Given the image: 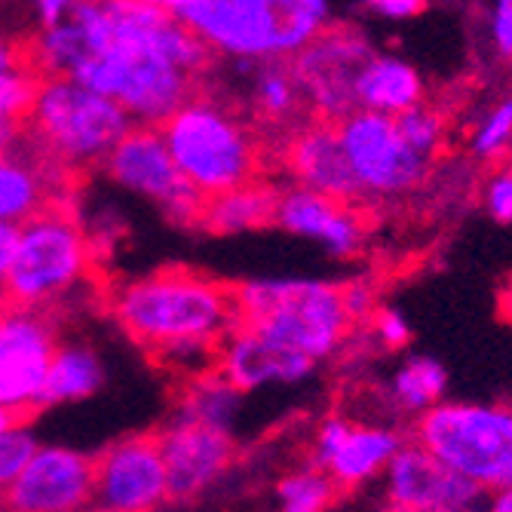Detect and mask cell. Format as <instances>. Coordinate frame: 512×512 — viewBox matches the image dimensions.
Returning <instances> with one entry per match:
<instances>
[{"mask_svg":"<svg viewBox=\"0 0 512 512\" xmlns=\"http://www.w3.org/2000/svg\"><path fill=\"white\" fill-rule=\"evenodd\" d=\"M37 77H74L135 123L160 126L209 80L215 56L178 13L145 0H83L28 40Z\"/></svg>","mask_w":512,"mask_h":512,"instance_id":"obj_1","label":"cell"},{"mask_svg":"<svg viewBox=\"0 0 512 512\" xmlns=\"http://www.w3.org/2000/svg\"><path fill=\"white\" fill-rule=\"evenodd\" d=\"M108 307L126 338L151 356L184 344L218 347L240 322L234 286L191 267H160L120 279Z\"/></svg>","mask_w":512,"mask_h":512,"instance_id":"obj_2","label":"cell"},{"mask_svg":"<svg viewBox=\"0 0 512 512\" xmlns=\"http://www.w3.org/2000/svg\"><path fill=\"white\" fill-rule=\"evenodd\" d=\"M163 142L191 188L209 200L243 188L264 172V142L240 105L206 83L160 126Z\"/></svg>","mask_w":512,"mask_h":512,"instance_id":"obj_3","label":"cell"},{"mask_svg":"<svg viewBox=\"0 0 512 512\" xmlns=\"http://www.w3.org/2000/svg\"><path fill=\"white\" fill-rule=\"evenodd\" d=\"M215 59L249 65L295 59L335 22L332 0H188L178 10Z\"/></svg>","mask_w":512,"mask_h":512,"instance_id":"obj_4","label":"cell"},{"mask_svg":"<svg viewBox=\"0 0 512 512\" xmlns=\"http://www.w3.org/2000/svg\"><path fill=\"white\" fill-rule=\"evenodd\" d=\"M234 298L240 322L316 365L344 353L356 332L335 279L252 276L234 286Z\"/></svg>","mask_w":512,"mask_h":512,"instance_id":"obj_5","label":"cell"},{"mask_svg":"<svg viewBox=\"0 0 512 512\" xmlns=\"http://www.w3.org/2000/svg\"><path fill=\"white\" fill-rule=\"evenodd\" d=\"M132 126L135 120L114 99L74 77H40L22 123L28 148L68 175L102 169Z\"/></svg>","mask_w":512,"mask_h":512,"instance_id":"obj_6","label":"cell"},{"mask_svg":"<svg viewBox=\"0 0 512 512\" xmlns=\"http://www.w3.org/2000/svg\"><path fill=\"white\" fill-rule=\"evenodd\" d=\"M96 273V240L68 203H50L16 224L13 255L4 273L10 304L56 310Z\"/></svg>","mask_w":512,"mask_h":512,"instance_id":"obj_7","label":"cell"},{"mask_svg":"<svg viewBox=\"0 0 512 512\" xmlns=\"http://www.w3.org/2000/svg\"><path fill=\"white\" fill-rule=\"evenodd\" d=\"M485 494L512 485V405L442 399L411 421V436Z\"/></svg>","mask_w":512,"mask_h":512,"instance_id":"obj_8","label":"cell"},{"mask_svg":"<svg viewBox=\"0 0 512 512\" xmlns=\"http://www.w3.org/2000/svg\"><path fill=\"white\" fill-rule=\"evenodd\" d=\"M335 129L356 178L359 206H393L421 194L439 166L405 142L396 117L356 108Z\"/></svg>","mask_w":512,"mask_h":512,"instance_id":"obj_9","label":"cell"},{"mask_svg":"<svg viewBox=\"0 0 512 512\" xmlns=\"http://www.w3.org/2000/svg\"><path fill=\"white\" fill-rule=\"evenodd\" d=\"M117 191L145 200L175 227H200L203 197L178 172L157 126L135 123L102 163Z\"/></svg>","mask_w":512,"mask_h":512,"instance_id":"obj_10","label":"cell"},{"mask_svg":"<svg viewBox=\"0 0 512 512\" xmlns=\"http://www.w3.org/2000/svg\"><path fill=\"white\" fill-rule=\"evenodd\" d=\"M378 53L375 37L356 22H332L292 59L310 117L338 123L356 111V77Z\"/></svg>","mask_w":512,"mask_h":512,"instance_id":"obj_11","label":"cell"},{"mask_svg":"<svg viewBox=\"0 0 512 512\" xmlns=\"http://www.w3.org/2000/svg\"><path fill=\"white\" fill-rule=\"evenodd\" d=\"M59 341V325L50 310L0 304V408L19 417L40 408Z\"/></svg>","mask_w":512,"mask_h":512,"instance_id":"obj_12","label":"cell"},{"mask_svg":"<svg viewBox=\"0 0 512 512\" xmlns=\"http://www.w3.org/2000/svg\"><path fill=\"white\" fill-rule=\"evenodd\" d=\"M408 442L399 424L356 421L350 414H325L310 439V463L341 491H356L378 482L396 451Z\"/></svg>","mask_w":512,"mask_h":512,"instance_id":"obj_13","label":"cell"},{"mask_svg":"<svg viewBox=\"0 0 512 512\" xmlns=\"http://www.w3.org/2000/svg\"><path fill=\"white\" fill-rule=\"evenodd\" d=\"M92 460V512H157L172 497L157 433L123 436Z\"/></svg>","mask_w":512,"mask_h":512,"instance_id":"obj_14","label":"cell"},{"mask_svg":"<svg viewBox=\"0 0 512 512\" xmlns=\"http://www.w3.org/2000/svg\"><path fill=\"white\" fill-rule=\"evenodd\" d=\"M92 454L40 442L25 470L0 488L4 512H92Z\"/></svg>","mask_w":512,"mask_h":512,"instance_id":"obj_15","label":"cell"},{"mask_svg":"<svg viewBox=\"0 0 512 512\" xmlns=\"http://www.w3.org/2000/svg\"><path fill=\"white\" fill-rule=\"evenodd\" d=\"M390 512H482L485 491L408 439L381 476Z\"/></svg>","mask_w":512,"mask_h":512,"instance_id":"obj_16","label":"cell"},{"mask_svg":"<svg viewBox=\"0 0 512 512\" xmlns=\"http://www.w3.org/2000/svg\"><path fill=\"white\" fill-rule=\"evenodd\" d=\"M273 227H279L295 240L313 243L332 261H353L356 255H362L368 243V224L362 206L322 197L316 191L298 188V184L276 188Z\"/></svg>","mask_w":512,"mask_h":512,"instance_id":"obj_17","label":"cell"},{"mask_svg":"<svg viewBox=\"0 0 512 512\" xmlns=\"http://www.w3.org/2000/svg\"><path fill=\"white\" fill-rule=\"evenodd\" d=\"M166 473H169V491L178 500H191L203 491H209L221 476L234 467L237 457V439L230 430H215L184 417H169V424L157 433Z\"/></svg>","mask_w":512,"mask_h":512,"instance_id":"obj_18","label":"cell"},{"mask_svg":"<svg viewBox=\"0 0 512 512\" xmlns=\"http://www.w3.org/2000/svg\"><path fill=\"white\" fill-rule=\"evenodd\" d=\"M276 151H279V163H283L289 175V184L359 206L356 178L347 166L341 138L332 120L310 117Z\"/></svg>","mask_w":512,"mask_h":512,"instance_id":"obj_19","label":"cell"},{"mask_svg":"<svg viewBox=\"0 0 512 512\" xmlns=\"http://www.w3.org/2000/svg\"><path fill=\"white\" fill-rule=\"evenodd\" d=\"M215 368L243 393H258L267 387L304 384L319 365L273 344L252 325L237 322L215 350Z\"/></svg>","mask_w":512,"mask_h":512,"instance_id":"obj_20","label":"cell"},{"mask_svg":"<svg viewBox=\"0 0 512 512\" xmlns=\"http://www.w3.org/2000/svg\"><path fill=\"white\" fill-rule=\"evenodd\" d=\"M246 71L243 114L258 129L261 142L279 148L286 138L310 120L304 89L292 68V59H267L237 65Z\"/></svg>","mask_w":512,"mask_h":512,"instance_id":"obj_21","label":"cell"},{"mask_svg":"<svg viewBox=\"0 0 512 512\" xmlns=\"http://www.w3.org/2000/svg\"><path fill=\"white\" fill-rule=\"evenodd\" d=\"M71 178L74 175L37 157L22 135L16 148L0 151V221L22 224L43 206L65 203L62 194L71 188Z\"/></svg>","mask_w":512,"mask_h":512,"instance_id":"obj_22","label":"cell"},{"mask_svg":"<svg viewBox=\"0 0 512 512\" xmlns=\"http://www.w3.org/2000/svg\"><path fill=\"white\" fill-rule=\"evenodd\" d=\"M427 102V77L396 53H375L356 77V108L399 117Z\"/></svg>","mask_w":512,"mask_h":512,"instance_id":"obj_23","label":"cell"},{"mask_svg":"<svg viewBox=\"0 0 512 512\" xmlns=\"http://www.w3.org/2000/svg\"><path fill=\"white\" fill-rule=\"evenodd\" d=\"M448 396V368L427 353H408L393 365L378 387V399L387 414L414 421Z\"/></svg>","mask_w":512,"mask_h":512,"instance_id":"obj_24","label":"cell"},{"mask_svg":"<svg viewBox=\"0 0 512 512\" xmlns=\"http://www.w3.org/2000/svg\"><path fill=\"white\" fill-rule=\"evenodd\" d=\"M273 206H276V184L258 178L252 184H243V188L209 197L203 203L200 230H206L212 237L255 234V230L273 224Z\"/></svg>","mask_w":512,"mask_h":512,"instance_id":"obj_25","label":"cell"},{"mask_svg":"<svg viewBox=\"0 0 512 512\" xmlns=\"http://www.w3.org/2000/svg\"><path fill=\"white\" fill-rule=\"evenodd\" d=\"M105 387V359L86 341H59L46 384L40 396V408L74 405L92 399Z\"/></svg>","mask_w":512,"mask_h":512,"instance_id":"obj_26","label":"cell"},{"mask_svg":"<svg viewBox=\"0 0 512 512\" xmlns=\"http://www.w3.org/2000/svg\"><path fill=\"white\" fill-rule=\"evenodd\" d=\"M243 405H246V393L230 384L218 368H209L197 378L181 381L172 414L184 417V421H197L215 430L234 433Z\"/></svg>","mask_w":512,"mask_h":512,"instance_id":"obj_27","label":"cell"},{"mask_svg":"<svg viewBox=\"0 0 512 512\" xmlns=\"http://www.w3.org/2000/svg\"><path fill=\"white\" fill-rule=\"evenodd\" d=\"M341 488L316 463L289 470L273 485V512H329Z\"/></svg>","mask_w":512,"mask_h":512,"instance_id":"obj_28","label":"cell"},{"mask_svg":"<svg viewBox=\"0 0 512 512\" xmlns=\"http://www.w3.org/2000/svg\"><path fill=\"white\" fill-rule=\"evenodd\" d=\"M467 154L473 163H500L512 154V92L488 105L470 129Z\"/></svg>","mask_w":512,"mask_h":512,"instance_id":"obj_29","label":"cell"},{"mask_svg":"<svg viewBox=\"0 0 512 512\" xmlns=\"http://www.w3.org/2000/svg\"><path fill=\"white\" fill-rule=\"evenodd\" d=\"M396 126H399L402 138L417 154L430 157L433 163L442 160V151H445V142H448V120L436 105L424 102V105L399 114Z\"/></svg>","mask_w":512,"mask_h":512,"instance_id":"obj_30","label":"cell"},{"mask_svg":"<svg viewBox=\"0 0 512 512\" xmlns=\"http://www.w3.org/2000/svg\"><path fill=\"white\" fill-rule=\"evenodd\" d=\"M34 68L4 71L0 74V126H22L37 89Z\"/></svg>","mask_w":512,"mask_h":512,"instance_id":"obj_31","label":"cell"},{"mask_svg":"<svg viewBox=\"0 0 512 512\" xmlns=\"http://www.w3.org/2000/svg\"><path fill=\"white\" fill-rule=\"evenodd\" d=\"M479 206L494 224H512V157L491 163L479 184Z\"/></svg>","mask_w":512,"mask_h":512,"instance_id":"obj_32","label":"cell"},{"mask_svg":"<svg viewBox=\"0 0 512 512\" xmlns=\"http://www.w3.org/2000/svg\"><path fill=\"white\" fill-rule=\"evenodd\" d=\"M37 445L40 439L25 424V417H19L7 430H0V488H7L25 470V463L34 457Z\"/></svg>","mask_w":512,"mask_h":512,"instance_id":"obj_33","label":"cell"},{"mask_svg":"<svg viewBox=\"0 0 512 512\" xmlns=\"http://www.w3.org/2000/svg\"><path fill=\"white\" fill-rule=\"evenodd\" d=\"M365 329H368L371 344H378L387 353L405 350L411 344V338H414V329H411L408 316L399 307H393V304H378V310L371 313V319L365 322Z\"/></svg>","mask_w":512,"mask_h":512,"instance_id":"obj_34","label":"cell"},{"mask_svg":"<svg viewBox=\"0 0 512 512\" xmlns=\"http://www.w3.org/2000/svg\"><path fill=\"white\" fill-rule=\"evenodd\" d=\"M485 37L491 56L512 68V0H488L485 10Z\"/></svg>","mask_w":512,"mask_h":512,"instance_id":"obj_35","label":"cell"},{"mask_svg":"<svg viewBox=\"0 0 512 512\" xmlns=\"http://www.w3.org/2000/svg\"><path fill=\"white\" fill-rule=\"evenodd\" d=\"M430 0H356V7L365 10L368 16H375L381 22L390 25H402V22H414L427 10Z\"/></svg>","mask_w":512,"mask_h":512,"instance_id":"obj_36","label":"cell"},{"mask_svg":"<svg viewBox=\"0 0 512 512\" xmlns=\"http://www.w3.org/2000/svg\"><path fill=\"white\" fill-rule=\"evenodd\" d=\"M341 289H344V307L359 329L378 310V292L368 279H347V283H341Z\"/></svg>","mask_w":512,"mask_h":512,"instance_id":"obj_37","label":"cell"},{"mask_svg":"<svg viewBox=\"0 0 512 512\" xmlns=\"http://www.w3.org/2000/svg\"><path fill=\"white\" fill-rule=\"evenodd\" d=\"M80 4H83V0H25V7H28L31 19L37 22V28L65 22Z\"/></svg>","mask_w":512,"mask_h":512,"instance_id":"obj_38","label":"cell"},{"mask_svg":"<svg viewBox=\"0 0 512 512\" xmlns=\"http://www.w3.org/2000/svg\"><path fill=\"white\" fill-rule=\"evenodd\" d=\"M19 68H31L28 65V46H22L19 40H13L4 28H0V74L19 71Z\"/></svg>","mask_w":512,"mask_h":512,"instance_id":"obj_39","label":"cell"},{"mask_svg":"<svg viewBox=\"0 0 512 512\" xmlns=\"http://www.w3.org/2000/svg\"><path fill=\"white\" fill-rule=\"evenodd\" d=\"M13 240H16V224L0 221V283H4V273L13 255Z\"/></svg>","mask_w":512,"mask_h":512,"instance_id":"obj_40","label":"cell"},{"mask_svg":"<svg viewBox=\"0 0 512 512\" xmlns=\"http://www.w3.org/2000/svg\"><path fill=\"white\" fill-rule=\"evenodd\" d=\"M482 512H512V485L491 491L482 503Z\"/></svg>","mask_w":512,"mask_h":512,"instance_id":"obj_41","label":"cell"},{"mask_svg":"<svg viewBox=\"0 0 512 512\" xmlns=\"http://www.w3.org/2000/svg\"><path fill=\"white\" fill-rule=\"evenodd\" d=\"M22 126H0V151H10L22 142Z\"/></svg>","mask_w":512,"mask_h":512,"instance_id":"obj_42","label":"cell"},{"mask_svg":"<svg viewBox=\"0 0 512 512\" xmlns=\"http://www.w3.org/2000/svg\"><path fill=\"white\" fill-rule=\"evenodd\" d=\"M500 310H503V316L512 322V276L506 279V286H503V292H500Z\"/></svg>","mask_w":512,"mask_h":512,"instance_id":"obj_43","label":"cell"},{"mask_svg":"<svg viewBox=\"0 0 512 512\" xmlns=\"http://www.w3.org/2000/svg\"><path fill=\"white\" fill-rule=\"evenodd\" d=\"M145 4H154V7H163V10H172V13H178L188 0H145Z\"/></svg>","mask_w":512,"mask_h":512,"instance_id":"obj_44","label":"cell"},{"mask_svg":"<svg viewBox=\"0 0 512 512\" xmlns=\"http://www.w3.org/2000/svg\"><path fill=\"white\" fill-rule=\"evenodd\" d=\"M19 421V414H13V411H7V408H0V430H7L10 424H16Z\"/></svg>","mask_w":512,"mask_h":512,"instance_id":"obj_45","label":"cell"},{"mask_svg":"<svg viewBox=\"0 0 512 512\" xmlns=\"http://www.w3.org/2000/svg\"><path fill=\"white\" fill-rule=\"evenodd\" d=\"M0 4H4V0H0Z\"/></svg>","mask_w":512,"mask_h":512,"instance_id":"obj_46","label":"cell"},{"mask_svg":"<svg viewBox=\"0 0 512 512\" xmlns=\"http://www.w3.org/2000/svg\"><path fill=\"white\" fill-rule=\"evenodd\" d=\"M0 512H4V509H0Z\"/></svg>","mask_w":512,"mask_h":512,"instance_id":"obj_47","label":"cell"}]
</instances>
